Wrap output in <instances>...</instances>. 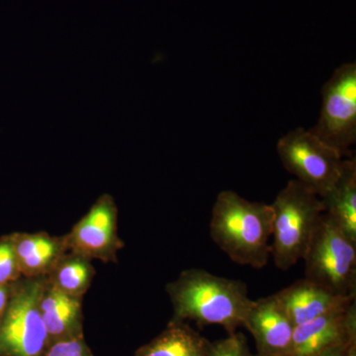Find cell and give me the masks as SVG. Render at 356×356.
<instances>
[{
    "mask_svg": "<svg viewBox=\"0 0 356 356\" xmlns=\"http://www.w3.org/2000/svg\"><path fill=\"white\" fill-rule=\"evenodd\" d=\"M322 199L324 213L356 242V159L343 161V170Z\"/></svg>",
    "mask_w": 356,
    "mask_h": 356,
    "instance_id": "cell-14",
    "label": "cell"
},
{
    "mask_svg": "<svg viewBox=\"0 0 356 356\" xmlns=\"http://www.w3.org/2000/svg\"><path fill=\"white\" fill-rule=\"evenodd\" d=\"M95 275V266L91 259L69 250L58 259L46 280L65 294L83 298Z\"/></svg>",
    "mask_w": 356,
    "mask_h": 356,
    "instance_id": "cell-16",
    "label": "cell"
},
{
    "mask_svg": "<svg viewBox=\"0 0 356 356\" xmlns=\"http://www.w3.org/2000/svg\"><path fill=\"white\" fill-rule=\"evenodd\" d=\"M44 278L22 277L13 284L0 320V356H42L49 343L40 297Z\"/></svg>",
    "mask_w": 356,
    "mask_h": 356,
    "instance_id": "cell-5",
    "label": "cell"
},
{
    "mask_svg": "<svg viewBox=\"0 0 356 356\" xmlns=\"http://www.w3.org/2000/svg\"><path fill=\"white\" fill-rule=\"evenodd\" d=\"M270 257L287 271L303 259L312 236L324 214L322 199L296 180L281 189L273 203Z\"/></svg>",
    "mask_w": 356,
    "mask_h": 356,
    "instance_id": "cell-3",
    "label": "cell"
},
{
    "mask_svg": "<svg viewBox=\"0 0 356 356\" xmlns=\"http://www.w3.org/2000/svg\"><path fill=\"white\" fill-rule=\"evenodd\" d=\"M276 149L285 170L320 198L331 191L343 170V154L309 129L290 131L280 138Z\"/></svg>",
    "mask_w": 356,
    "mask_h": 356,
    "instance_id": "cell-6",
    "label": "cell"
},
{
    "mask_svg": "<svg viewBox=\"0 0 356 356\" xmlns=\"http://www.w3.org/2000/svg\"><path fill=\"white\" fill-rule=\"evenodd\" d=\"M166 292L173 307V321L219 325L229 334L243 325L252 303L242 281L221 277L201 268L182 271L166 285Z\"/></svg>",
    "mask_w": 356,
    "mask_h": 356,
    "instance_id": "cell-1",
    "label": "cell"
},
{
    "mask_svg": "<svg viewBox=\"0 0 356 356\" xmlns=\"http://www.w3.org/2000/svg\"><path fill=\"white\" fill-rule=\"evenodd\" d=\"M306 280L339 296H356V242L323 214L303 255Z\"/></svg>",
    "mask_w": 356,
    "mask_h": 356,
    "instance_id": "cell-4",
    "label": "cell"
},
{
    "mask_svg": "<svg viewBox=\"0 0 356 356\" xmlns=\"http://www.w3.org/2000/svg\"><path fill=\"white\" fill-rule=\"evenodd\" d=\"M207 344L184 322L172 320L165 331L140 348L135 356H207Z\"/></svg>",
    "mask_w": 356,
    "mask_h": 356,
    "instance_id": "cell-15",
    "label": "cell"
},
{
    "mask_svg": "<svg viewBox=\"0 0 356 356\" xmlns=\"http://www.w3.org/2000/svg\"><path fill=\"white\" fill-rule=\"evenodd\" d=\"M355 350V343L350 346H341V348H332V350L323 351L317 355L308 356H350Z\"/></svg>",
    "mask_w": 356,
    "mask_h": 356,
    "instance_id": "cell-20",
    "label": "cell"
},
{
    "mask_svg": "<svg viewBox=\"0 0 356 356\" xmlns=\"http://www.w3.org/2000/svg\"><path fill=\"white\" fill-rule=\"evenodd\" d=\"M350 356H356V351H355V350L353 351V353H351Z\"/></svg>",
    "mask_w": 356,
    "mask_h": 356,
    "instance_id": "cell-22",
    "label": "cell"
},
{
    "mask_svg": "<svg viewBox=\"0 0 356 356\" xmlns=\"http://www.w3.org/2000/svg\"><path fill=\"white\" fill-rule=\"evenodd\" d=\"M22 278L9 235L0 238V285H10Z\"/></svg>",
    "mask_w": 356,
    "mask_h": 356,
    "instance_id": "cell-17",
    "label": "cell"
},
{
    "mask_svg": "<svg viewBox=\"0 0 356 356\" xmlns=\"http://www.w3.org/2000/svg\"><path fill=\"white\" fill-rule=\"evenodd\" d=\"M243 325L252 332L257 356H286L295 325L275 294L252 300Z\"/></svg>",
    "mask_w": 356,
    "mask_h": 356,
    "instance_id": "cell-10",
    "label": "cell"
},
{
    "mask_svg": "<svg viewBox=\"0 0 356 356\" xmlns=\"http://www.w3.org/2000/svg\"><path fill=\"white\" fill-rule=\"evenodd\" d=\"M11 292H13V284L0 285V320H1L7 305H8Z\"/></svg>",
    "mask_w": 356,
    "mask_h": 356,
    "instance_id": "cell-21",
    "label": "cell"
},
{
    "mask_svg": "<svg viewBox=\"0 0 356 356\" xmlns=\"http://www.w3.org/2000/svg\"><path fill=\"white\" fill-rule=\"evenodd\" d=\"M65 236L70 252L102 262H116L124 248L118 234V208L110 194H102Z\"/></svg>",
    "mask_w": 356,
    "mask_h": 356,
    "instance_id": "cell-8",
    "label": "cell"
},
{
    "mask_svg": "<svg viewBox=\"0 0 356 356\" xmlns=\"http://www.w3.org/2000/svg\"><path fill=\"white\" fill-rule=\"evenodd\" d=\"M309 130L343 156L350 154L356 142L355 63L339 65L324 84L320 117Z\"/></svg>",
    "mask_w": 356,
    "mask_h": 356,
    "instance_id": "cell-7",
    "label": "cell"
},
{
    "mask_svg": "<svg viewBox=\"0 0 356 356\" xmlns=\"http://www.w3.org/2000/svg\"><path fill=\"white\" fill-rule=\"evenodd\" d=\"M40 311L49 343L83 334V298L60 291L46 278L40 297Z\"/></svg>",
    "mask_w": 356,
    "mask_h": 356,
    "instance_id": "cell-13",
    "label": "cell"
},
{
    "mask_svg": "<svg viewBox=\"0 0 356 356\" xmlns=\"http://www.w3.org/2000/svg\"><path fill=\"white\" fill-rule=\"evenodd\" d=\"M42 356H95L83 334L51 341Z\"/></svg>",
    "mask_w": 356,
    "mask_h": 356,
    "instance_id": "cell-18",
    "label": "cell"
},
{
    "mask_svg": "<svg viewBox=\"0 0 356 356\" xmlns=\"http://www.w3.org/2000/svg\"><path fill=\"white\" fill-rule=\"evenodd\" d=\"M275 295L295 327L341 310L355 302V298L339 296L306 278L296 281Z\"/></svg>",
    "mask_w": 356,
    "mask_h": 356,
    "instance_id": "cell-11",
    "label": "cell"
},
{
    "mask_svg": "<svg viewBox=\"0 0 356 356\" xmlns=\"http://www.w3.org/2000/svg\"><path fill=\"white\" fill-rule=\"evenodd\" d=\"M273 221L270 204L252 202L235 191H224L213 205L211 238L235 264L264 268L270 257Z\"/></svg>",
    "mask_w": 356,
    "mask_h": 356,
    "instance_id": "cell-2",
    "label": "cell"
},
{
    "mask_svg": "<svg viewBox=\"0 0 356 356\" xmlns=\"http://www.w3.org/2000/svg\"><path fill=\"white\" fill-rule=\"evenodd\" d=\"M356 306L325 314L295 327L286 356H308L355 343Z\"/></svg>",
    "mask_w": 356,
    "mask_h": 356,
    "instance_id": "cell-9",
    "label": "cell"
},
{
    "mask_svg": "<svg viewBox=\"0 0 356 356\" xmlns=\"http://www.w3.org/2000/svg\"><path fill=\"white\" fill-rule=\"evenodd\" d=\"M14 252L22 277L47 276L58 259L69 252L65 236H54L44 232L13 233Z\"/></svg>",
    "mask_w": 356,
    "mask_h": 356,
    "instance_id": "cell-12",
    "label": "cell"
},
{
    "mask_svg": "<svg viewBox=\"0 0 356 356\" xmlns=\"http://www.w3.org/2000/svg\"><path fill=\"white\" fill-rule=\"evenodd\" d=\"M207 356H252L245 337L235 332L227 339L207 344Z\"/></svg>",
    "mask_w": 356,
    "mask_h": 356,
    "instance_id": "cell-19",
    "label": "cell"
}]
</instances>
